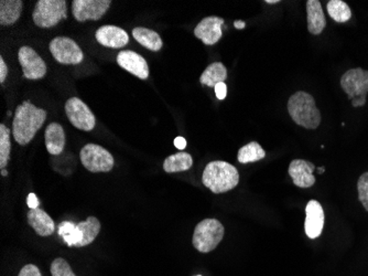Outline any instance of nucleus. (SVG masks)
Segmentation results:
<instances>
[{
	"label": "nucleus",
	"instance_id": "obj_4",
	"mask_svg": "<svg viewBox=\"0 0 368 276\" xmlns=\"http://www.w3.org/2000/svg\"><path fill=\"white\" fill-rule=\"evenodd\" d=\"M225 230L216 219H205L198 223L193 233V247L201 253L214 251L224 237Z\"/></svg>",
	"mask_w": 368,
	"mask_h": 276
},
{
	"label": "nucleus",
	"instance_id": "obj_28",
	"mask_svg": "<svg viewBox=\"0 0 368 276\" xmlns=\"http://www.w3.org/2000/svg\"><path fill=\"white\" fill-rule=\"evenodd\" d=\"M50 271H51L52 276H76L75 273L72 271L70 264L66 262V260L61 259V257H58L52 262Z\"/></svg>",
	"mask_w": 368,
	"mask_h": 276
},
{
	"label": "nucleus",
	"instance_id": "obj_37",
	"mask_svg": "<svg viewBox=\"0 0 368 276\" xmlns=\"http://www.w3.org/2000/svg\"><path fill=\"white\" fill-rule=\"evenodd\" d=\"M265 3L269 4V5H275V4L280 3V0H266Z\"/></svg>",
	"mask_w": 368,
	"mask_h": 276
},
{
	"label": "nucleus",
	"instance_id": "obj_7",
	"mask_svg": "<svg viewBox=\"0 0 368 276\" xmlns=\"http://www.w3.org/2000/svg\"><path fill=\"white\" fill-rule=\"evenodd\" d=\"M80 162L90 173H108L115 165L114 157L107 149L96 144H88L80 153Z\"/></svg>",
	"mask_w": 368,
	"mask_h": 276
},
{
	"label": "nucleus",
	"instance_id": "obj_15",
	"mask_svg": "<svg viewBox=\"0 0 368 276\" xmlns=\"http://www.w3.org/2000/svg\"><path fill=\"white\" fill-rule=\"evenodd\" d=\"M117 63L120 68H125L130 74L137 78L147 80L149 76V66L146 60L140 54L132 50H122L118 53Z\"/></svg>",
	"mask_w": 368,
	"mask_h": 276
},
{
	"label": "nucleus",
	"instance_id": "obj_1",
	"mask_svg": "<svg viewBox=\"0 0 368 276\" xmlns=\"http://www.w3.org/2000/svg\"><path fill=\"white\" fill-rule=\"evenodd\" d=\"M47 120V112L25 101L16 108L13 134L16 142L22 146L29 144Z\"/></svg>",
	"mask_w": 368,
	"mask_h": 276
},
{
	"label": "nucleus",
	"instance_id": "obj_16",
	"mask_svg": "<svg viewBox=\"0 0 368 276\" xmlns=\"http://www.w3.org/2000/svg\"><path fill=\"white\" fill-rule=\"evenodd\" d=\"M315 170V166L312 163L303 159H295L289 165L288 173L295 186L299 188H310L315 183V177L313 176Z\"/></svg>",
	"mask_w": 368,
	"mask_h": 276
},
{
	"label": "nucleus",
	"instance_id": "obj_10",
	"mask_svg": "<svg viewBox=\"0 0 368 276\" xmlns=\"http://www.w3.org/2000/svg\"><path fill=\"white\" fill-rule=\"evenodd\" d=\"M18 59L22 68L23 78L28 80H40L47 74V64L31 47L25 46L20 48Z\"/></svg>",
	"mask_w": 368,
	"mask_h": 276
},
{
	"label": "nucleus",
	"instance_id": "obj_27",
	"mask_svg": "<svg viewBox=\"0 0 368 276\" xmlns=\"http://www.w3.org/2000/svg\"><path fill=\"white\" fill-rule=\"evenodd\" d=\"M11 142H10V130L5 125H0V168L5 169L10 159Z\"/></svg>",
	"mask_w": 368,
	"mask_h": 276
},
{
	"label": "nucleus",
	"instance_id": "obj_40",
	"mask_svg": "<svg viewBox=\"0 0 368 276\" xmlns=\"http://www.w3.org/2000/svg\"><path fill=\"white\" fill-rule=\"evenodd\" d=\"M11 115H13V113L9 111V112H8V116H11Z\"/></svg>",
	"mask_w": 368,
	"mask_h": 276
},
{
	"label": "nucleus",
	"instance_id": "obj_25",
	"mask_svg": "<svg viewBox=\"0 0 368 276\" xmlns=\"http://www.w3.org/2000/svg\"><path fill=\"white\" fill-rule=\"evenodd\" d=\"M265 157H266V152L257 142H251L241 147L237 155V159L241 164L258 162Z\"/></svg>",
	"mask_w": 368,
	"mask_h": 276
},
{
	"label": "nucleus",
	"instance_id": "obj_30",
	"mask_svg": "<svg viewBox=\"0 0 368 276\" xmlns=\"http://www.w3.org/2000/svg\"><path fill=\"white\" fill-rule=\"evenodd\" d=\"M18 276H42L39 267H36L33 264H27L22 267Z\"/></svg>",
	"mask_w": 368,
	"mask_h": 276
},
{
	"label": "nucleus",
	"instance_id": "obj_12",
	"mask_svg": "<svg viewBox=\"0 0 368 276\" xmlns=\"http://www.w3.org/2000/svg\"><path fill=\"white\" fill-rule=\"evenodd\" d=\"M110 0H74L72 13L78 21L100 20L110 9Z\"/></svg>",
	"mask_w": 368,
	"mask_h": 276
},
{
	"label": "nucleus",
	"instance_id": "obj_17",
	"mask_svg": "<svg viewBox=\"0 0 368 276\" xmlns=\"http://www.w3.org/2000/svg\"><path fill=\"white\" fill-rule=\"evenodd\" d=\"M96 40L104 47L120 49L130 41L127 32L116 26L106 25L100 27L95 34Z\"/></svg>",
	"mask_w": 368,
	"mask_h": 276
},
{
	"label": "nucleus",
	"instance_id": "obj_5",
	"mask_svg": "<svg viewBox=\"0 0 368 276\" xmlns=\"http://www.w3.org/2000/svg\"><path fill=\"white\" fill-rule=\"evenodd\" d=\"M341 86L354 108L365 106L368 94V71L362 68H351L342 76Z\"/></svg>",
	"mask_w": 368,
	"mask_h": 276
},
{
	"label": "nucleus",
	"instance_id": "obj_29",
	"mask_svg": "<svg viewBox=\"0 0 368 276\" xmlns=\"http://www.w3.org/2000/svg\"><path fill=\"white\" fill-rule=\"evenodd\" d=\"M359 199L366 211H368V171L359 177L357 181Z\"/></svg>",
	"mask_w": 368,
	"mask_h": 276
},
{
	"label": "nucleus",
	"instance_id": "obj_18",
	"mask_svg": "<svg viewBox=\"0 0 368 276\" xmlns=\"http://www.w3.org/2000/svg\"><path fill=\"white\" fill-rule=\"evenodd\" d=\"M27 217L30 227L40 237H49L56 231V225L52 218L41 208L30 209Z\"/></svg>",
	"mask_w": 368,
	"mask_h": 276
},
{
	"label": "nucleus",
	"instance_id": "obj_19",
	"mask_svg": "<svg viewBox=\"0 0 368 276\" xmlns=\"http://www.w3.org/2000/svg\"><path fill=\"white\" fill-rule=\"evenodd\" d=\"M307 30L310 34H321L327 27V19L322 9L319 0H307Z\"/></svg>",
	"mask_w": 368,
	"mask_h": 276
},
{
	"label": "nucleus",
	"instance_id": "obj_41",
	"mask_svg": "<svg viewBox=\"0 0 368 276\" xmlns=\"http://www.w3.org/2000/svg\"><path fill=\"white\" fill-rule=\"evenodd\" d=\"M196 276H201V275H196Z\"/></svg>",
	"mask_w": 368,
	"mask_h": 276
},
{
	"label": "nucleus",
	"instance_id": "obj_36",
	"mask_svg": "<svg viewBox=\"0 0 368 276\" xmlns=\"http://www.w3.org/2000/svg\"><path fill=\"white\" fill-rule=\"evenodd\" d=\"M234 26L237 29H243L246 26V24L244 21H241V20H237V21L234 22Z\"/></svg>",
	"mask_w": 368,
	"mask_h": 276
},
{
	"label": "nucleus",
	"instance_id": "obj_11",
	"mask_svg": "<svg viewBox=\"0 0 368 276\" xmlns=\"http://www.w3.org/2000/svg\"><path fill=\"white\" fill-rule=\"evenodd\" d=\"M100 231V223L98 218L88 217L85 221L78 223L73 232L65 237L64 242L68 247H83L93 243Z\"/></svg>",
	"mask_w": 368,
	"mask_h": 276
},
{
	"label": "nucleus",
	"instance_id": "obj_35",
	"mask_svg": "<svg viewBox=\"0 0 368 276\" xmlns=\"http://www.w3.org/2000/svg\"><path fill=\"white\" fill-rule=\"evenodd\" d=\"M174 146L177 148L180 149V150H183V149L186 147V140L183 138V137L179 136L177 137L176 140H174Z\"/></svg>",
	"mask_w": 368,
	"mask_h": 276
},
{
	"label": "nucleus",
	"instance_id": "obj_21",
	"mask_svg": "<svg viewBox=\"0 0 368 276\" xmlns=\"http://www.w3.org/2000/svg\"><path fill=\"white\" fill-rule=\"evenodd\" d=\"M21 0H1L0 1V24L11 26L19 19L22 13Z\"/></svg>",
	"mask_w": 368,
	"mask_h": 276
},
{
	"label": "nucleus",
	"instance_id": "obj_33",
	"mask_svg": "<svg viewBox=\"0 0 368 276\" xmlns=\"http://www.w3.org/2000/svg\"><path fill=\"white\" fill-rule=\"evenodd\" d=\"M8 76V66L3 56H0V83L5 82Z\"/></svg>",
	"mask_w": 368,
	"mask_h": 276
},
{
	"label": "nucleus",
	"instance_id": "obj_23",
	"mask_svg": "<svg viewBox=\"0 0 368 276\" xmlns=\"http://www.w3.org/2000/svg\"><path fill=\"white\" fill-rule=\"evenodd\" d=\"M227 78V68L222 62L210 64L201 74L200 82L202 86L215 88L216 84L224 83Z\"/></svg>",
	"mask_w": 368,
	"mask_h": 276
},
{
	"label": "nucleus",
	"instance_id": "obj_8",
	"mask_svg": "<svg viewBox=\"0 0 368 276\" xmlns=\"http://www.w3.org/2000/svg\"><path fill=\"white\" fill-rule=\"evenodd\" d=\"M65 113L74 128L90 132L96 125L95 115L83 101L78 98H68L65 103Z\"/></svg>",
	"mask_w": 368,
	"mask_h": 276
},
{
	"label": "nucleus",
	"instance_id": "obj_38",
	"mask_svg": "<svg viewBox=\"0 0 368 276\" xmlns=\"http://www.w3.org/2000/svg\"><path fill=\"white\" fill-rule=\"evenodd\" d=\"M1 175L5 177L8 176V171L6 169H1Z\"/></svg>",
	"mask_w": 368,
	"mask_h": 276
},
{
	"label": "nucleus",
	"instance_id": "obj_2",
	"mask_svg": "<svg viewBox=\"0 0 368 276\" xmlns=\"http://www.w3.org/2000/svg\"><path fill=\"white\" fill-rule=\"evenodd\" d=\"M202 181L206 188L219 195L234 189L238 185L239 174L229 163L215 160L205 167Z\"/></svg>",
	"mask_w": 368,
	"mask_h": 276
},
{
	"label": "nucleus",
	"instance_id": "obj_22",
	"mask_svg": "<svg viewBox=\"0 0 368 276\" xmlns=\"http://www.w3.org/2000/svg\"><path fill=\"white\" fill-rule=\"evenodd\" d=\"M132 37L136 39L137 42H140L142 47L152 50V51H160L161 48L164 46V42L159 34L154 30L147 29V28H135L132 30Z\"/></svg>",
	"mask_w": 368,
	"mask_h": 276
},
{
	"label": "nucleus",
	"instance_id": "obj_13",
	"mask_svg": "<svg viewBox=\"0 0 368 276\" xmlns=\"http://www.w3.org/2000/svg\"><path fill=\"white\" fill-rule=\"evenodd\" d=\"M224 25L223 18L210 16L200 21L194 29L195 37L200 39L206 46H213L220 41L223 36L222 27Z\"/></svg>",
	"mask_w": 368,
	"mask_h": 276
},
{
	"label": "nucleus",
	"instance_id": "obj_34",
	"mask_svg": "<svg viewBox=\"0 0 368 276\" xmlns=\"http://www.w3.org/2000/svg\"><path fill=\"white\" fill-rule=\"evenodd\" d=\"M27 203L30 209L39 208V200H38L37 195H34V193H30L28 195Z\"/></svg>",
	"mask_w": 368,
	"mask_h": 276
},
{
	"label": "nucleus",
	"instance_id": "obj_32",
	"mask_svg": "<svg viewBox=\"0 0 368 276\" xmlns=\"http://www.w3.org/2000/svg\"><path fill=\"white\" fill-rule=\"evenodd\" d=\"M215 94H216V98L220 101L224 100L226 98L227 93V88L226 84L225 83H219L215 86Z\"/></svg>",
	"mask_w": 368,
	"mask_h": 276
},
{
	"label": "nucleus",
	"instance_id": "obj_26",
	"mask_svg": "<svg viewBox=\"0 0 368 276\" xmlns=\"http://www.w3.org/2000/svg\"><path fill=\"white\" fill-rule=\"evenodd\" d=\"M327 13L330 17L339 24L349 21L352 18V10L343 0H331L327 3Z\"/></svg>",
	"mask_w": 368,
	"mask_h": 276
},
{
	"label": "nucleus",
	"instance_id": "obj_31",
	"mask_svg": "<svg viewBox=\"0 0 368 276\" xmlns=\"http://www.w3.org/2000/svg\"><path fill=\"white\" fill-rule=\"evenodd\" d=\"M74 223H68V221H63L61 225H59V235H61L63 239L68 237V235L73 232V230L75 229Z\"/></svg>",
	"mask_w": 368,
	"mask_h": 276
},
{
	"label": "nucleus",
	"instance_id": "obj_14",
	"mask_svg": "<svg viewBox=\"0 0 368 276\" xmlns=\"http://www.w3.org/2000/svg\"><path fill=\"white\" fill-rule=\"evenodd\" d=\"M325 210L317 200H310L305 207V231L310 239H317L325 227Z\"/></svg>",
	"mask_w": 368,
	"mask_h": 276
},
{
	"label": "nucleus",
	"instance_id": "obj_39",
	"mask_svg": "<svg viewBox=\"0 0 368 276\" xmlns=\"http://www.w3.org/2000/svg\"><path fill=\"white\" fill-rule=\"evenodd\" d=\"M317 170H319L320 174H323L325 171V168H323V167H320V168H317Z\"/></svg>",
	"mask_w": 368,
	"mask_h": 276
},
{
	"label": "nucleus",
	"instance_id": "obj_6",
	"mask_svg": "<svg viewBox=\"0 0 368 276\" xmlns=\"http://www.w3.org/2000/svg\"><path fill=\"white\" fill-rule=\"evenodd\" d=\"M68 18V8L64 0H39L36 4L32 19L40 28H52Z\"/></svg>",
	"mask_w": 368,
	"mask_h": 276
},
{
	"label": "nucleus",
	"instance_id": "obj_24",
	"mask_svg": "<svg viewBox=\"0 0 368 276\" xmlns=\"http://www.w3.org/2000/svg\"><path fill=\"white\" fill-rule=\"evenodd\" d=\"M193 159L189 153H177V154L171 155L164 162V169L168 174L172 173H180V171H186L192 168Z\"/></svg>",
	"mask_w": 368,
	"mask_h": 276
},
{
	"label": "nucleus",
	"instance_id": "obj_3",
	"mask_svg": "<svg viewBox=\"0 0 368 276\" xmlns=\"http://www.w3.org/2000/svg\"><path fill=\"white\" fill-rule=\"evenodd\" d=\"M288 112L293 122L307 130H315L321 124V113L311 94L298 91L288 101Z\"/></svg>",
	"mask_w": 368,
	"mask_h": 276
},
{
	"label": "nucleus",
	"instance_id": "obj_20",
	"mask_svg": "<svg viewBox=\"0 0 368 276\" xmlns=\"http://www.w3.org/2000/svg\"><path fill=\"white\" fill-rule=\"evenodd\" d=\"M44 138L49 154L60 155L63 152L66 142L65 132L59 123H51L48 126Z\"/></svg>",
	"mask_w": 368,
	"mask_h": 276
},
{
	"label": "nucleus",
	"instance_id": "obj_9",
	"mask_svg": "<svg viewBox=\"0 0 368 276\" xmlns=\"http://www.w3.org/2000/svg\"><path fill=\"white\" fill-rule=\"evenodd\" d=\"M50 51L54 59L61 64H80L84 54L74 40L68 37H56L50 42Z\"/></svg>",
	"mask_w": 368,
	"mask_h": 276
}]
</instances>
